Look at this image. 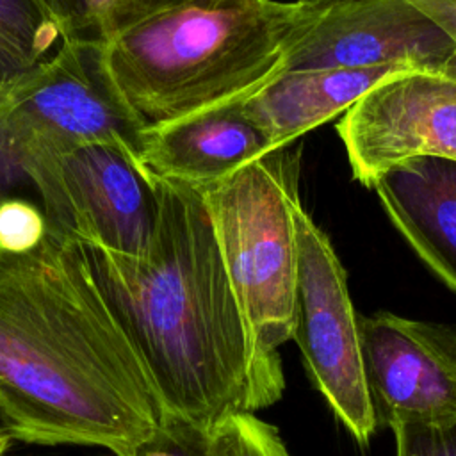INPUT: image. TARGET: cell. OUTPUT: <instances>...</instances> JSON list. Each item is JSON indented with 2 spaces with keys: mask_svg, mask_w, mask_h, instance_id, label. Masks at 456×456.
Masks as SVG:
<instances>
[{
  "mask_svg": "<svg viewBox=\"0 0 456 456\" xmlns=\"http://www.w3.org/2000/svg\"><path fill=\"white\" fill-rule=\"evenodd\" d=\"M155 180L160 208L144 255L75 244L164 410L210 431L276 403L285 379L244 319L200 191Z\"/></svg>",
  "mask_w": 456,
  "mask_h": 456,
  "instance_id": "6da1fadb",
  "label": "cell"
},
{
  "mask_svg": "<svg viewBox=\"0 0 456 456\" xmlns=\"http://www.w3.org/2000/svg\"><path fill=\"white\" fill-rule=\"evenodd\" d=\"M0 413L14 440L114 456L166 413L71 240L0 249Z\"/></svg>",
  "mask_w": 456,
  "mask_h": 456,
  "instance_id": "7a4b0ae2",
  "label": "cell"
},
{
  "mask_svg": "<svg viewBox=\"0 0 456 456\" xmlns=\"http://www.w3.org/2000/svg\"><path fill=\"white\" fill-rule=\"evenodd\" d=\"M314 14L299 0H185L109 37L107 64L153 126L256 91Z\"/></svg>",
  "mask_w": 456,
  "mask_h": 456,
  "instance_id": "3957f363",
  "label": "cell"
},
{
  "mask_svg": "<svg viewBox=\"0 0 456 456\" xmlns=\"http://www.w3.org/2000/svg\"><path fill=\"white\" fill-rule=\"evenodd\" d=\"M299 164L301 146L292 142L198 189L244 319L273 353L294 321Z\"/></svg>",
  "mask_w": 456,
  "mask_h": 456,
  "instance_id": "277c9868",
  "label": "cell"
},
{
  "mask_svg": "<svg viewBox=\"0 0 456 456\" xmlns=\"http://www.w3.org/2000/svg\"><path fill=\"white\" fill-rule=\"evenodd\" d=\"M46 233L128 256L146 253L159 219L155 176L116 144L21 151Z\"/></svg>",
  "mask_w": 456,
  "mask_h": 456,
  "instance_id": "5b68a950",
  "label": "cell"
},
{
  "mask_svg": "<svg viewBox=\"0 0 456 456\" xmlns=\"http://www.w3.org/2000/svg\"><path fill=\"white\" fill-rule=\"evenodd\" d=\"M0 118L20 153L116 144L139 159L146 128L110 75L105 41L82 37H62L4 96Z\"/></svg>",
  "mask_w": 456,
  "mask_h": 456,
  "instance_id": "8992f818",
  "label": "cell"
},
{
  "mask_svg": "<svg viewBox=\"0 0 456 456\" xmlns=\"http://www.w3.org/2000/svg\"><path fill=\"white\" fill-rule=\"evenodd\" d=\"M297 239V281L290 338L306 370L335 415L362 445L376 426L363 376L360 317L346 271L328 239L299 205L294 208Z\"/></svg>",
  "mask_w": 456,
  "mask_h": 456,
  "instance_id": "52a82bcc",
  "label": "cell"
},
{
  "mask_svg": "<svg viewBox=\"0 0 456 456\" xmlns=\"http://www.w3.org/2000/svg\"><path fill=\"white\" fill-rule=\"evenodd\" d=\"M281 68L404 66L456 77V43L408 0H338L314 5Z\"/></svg>",
  "mask_w": 456,
  "mask_h": 456,
  "instance_id": "ba28073f",
  "label": "cell"
},
{
  "mask_svg": "<svg viewBox=\"0 0 456 456\" xmlns=\"http://www.w3.org/2000/svg\"><path fill=\"white\" fill-rule=\"evenodd\" d=\"M337 130L353 176L365 187L417 157L456 160V77L395 73L349 107Z\"/></svg>",
  "mask_w": 456,
  "mask_h": 456,
  "instance_id": "9c48e42d",
  "label": "cell"
},
{
  "mask_svg": "<svg viewBox=\"0 0 456 456\" xmlns=\"http://www.w3.org/2000/svg\"><path fill=\"white\" fill-rule=\"evenodd\" d=\"M358 321L376 426L456 417V328L388 312Z\"/></svg>",
  "mask_w": 456,
  "mask_h": 456,
  "instance_id": "30bf717a",
  "label": "cell"
},
{
  "mask_svg": "<svg viewBox=\"0 0 456 456\" xmlns=\"http://www.w3.org/2000/svg\"><path fill=\"white\" fill-rule=\"evenodd\" d=\"M269 151L265 137L233 100L146 126L139 159L155 176L201 189Z\"/></svg>",
  "mask_w": 456,
  "mask_h": 456,
  "instance_id": "8fae6325",
  "label": "cell"
},
{
  "mask_svg": "<svg viewBox=\"0 0 456 456\" xmlns=\"http://www.w3.org/2000/svg\"><path fill=\"white\" fill-rule=\"evenodd\" d=\"M410 71L404 66L303 68L276 73L239 100L242 114L265 137L269 150L296 142L312 128L353 107L385 78Z\"/></svg>",
  "mask_w": 456,
  "mask_h": 456,
  "instance_id": "7c38bea8",
  "label": "cell"
},
{
  "mask_svg": "<svg viewBox=\"0 0 456 456\" xmlns=\"http://www.w3.org/2000/svg\"><path fill=\"white\" fill-rule=\"evenodd\" d=\"M372 187L415 253L456 290V160L417 157Z\"/></svg>",
  "mask_w": 456,
  "mask_h": 456,
  "instance_id": "4fadbf2b",
  "label": "cell"
},
{
  "mask_svg": "<svg viewBox=\"0 0 456 456\" xmlns=\"http://www.w3.org/2000/svg\"><path fill=\"white\" fill-rule=\"evenodd\" d=\"M62 37L43 0H0V102L53 53Z\"/></svg>",
  "mask_w": 456,
  "mask_h": 456,
  "instance_id": "5bb4252c",
  "label": "cell"
},
{
  "mask_svg": "<svg viewBox=\"0 0 456 456\" xmlns=\"http://www.w3.org/2000/svg\"><path fill=\"white\" fill-rule=\"evenodd\" d=\"M64 37L107 41L125 27L185 0H43Z\"/></svg>",
  "mask_w": 456,
  "mask_h": 456,
  "instance_id": "9a60e30c",
  "label": "cell"
},
{
  "mask_svg": "<svg viewBox=\"0 0 456 456\" xmlns=\"http://www.w3.org/2000/svg\"><path fill=\"white\" fill-rule=\"evenodd\" d=\"M212 456H290L273 426L253 413H237L210 429Z\"/></svg>",
  "mask_w": 456,
  "mask_h": 456,
  "instance_id": "2e32d148",
  "label": "cell"
},
{
  "mask_svg": "<svg viewBox=\"0 0 456 456\" xmlns=\"http://www.w3.org/2000/svg\"><path fill=\"white\" fill-rule=\"evenodd\" d=\"M116 456H212L210 431L166 411L144 438Z\"/></svg>",
  "mask_w": 456,
  "mask_h": 456,
  "instance_id": "e0dca14e",
  "label": "cell"
},
{
  "mask_svg": "<svg viewBox=\"0 0 456 456\" xmlns=\"http://www.w3.org/2000/svg\"><path fill=\"white\" fill-rule=\"evenodd\" d=\"M46 230L41 207L16 196L0 201V249L30 251L45 240Z\"/></svg>",
  "mask_w": 456,
  "mask_h": 456,
  "instance_id": "ac0fdd59",
  "label": "cell"
},
{
  "mask_svg": "<svg viewBox=\"0 0 456 456\" xmlns=\"http://www.w3.org/2000/svg\"><path fill=\"white\" fill-rule=\"evenodd\" d=\"M397 456H456V417L428 422H399Z\"/></svg>",
  "mask_w": 456,
  "mask_h": 456,
  "instance_id": "d6986e66",
  "label": "cell"
},
{
  "mask_svg": "<svg viewBox=\"0 0 456 456\" xmlns=\"http://www.w3.org/2000/svg\"><path fill=\"white\" fill-rule=\"evenodd\" d=\"M21 183L30 185L23 167V159L0 118V201L12 198L11 192Z\"/></svg>",
  "mask_w": 456,
  "mask_h": 456,
  "instance_id": "ffe728a7",
  "label": "cell"
},
{
  "mask_svg": "<svg viewBox=\"0 0 456 456\" xmlns=\"http://www.w3.org/2000/svg\"><path fill=\"white\" fill-rule=\"evenodd\" d=\"M456 43V0H408Z\"/></svg>",
  "mask_w": 456,
  "mask_h": 456,
  "instance_id": "44dd1931",
  "label": "cell"
},
{
  "mask_svg": "<svg viewBox=\"0 0 456 456\" xmlns=\"http://www.w3.org/2000/svg\"><path fill=\"white\" fill-rule=\"evenodd\" d=\"M12 442H14V436L11 435V431L9 429H0V456H5V452L9 451Z\"/></svg>",
  "mask_w": 456,
  "mask_h": 456,
  "instance_id": "7402d4cb",
  "label": "cell"
},
{
  "mask_svg": "<svg viewBox=\"0 0 456 456\" xmlns=\"http://www.w3.org/2000/svg\"><path fill=\"white\" fill-rule=\"evenodd\" d=\"M303 4H308V5H326V4H331V2H338V0H299Z\"/></svg>",
  "mask_w": 456,
  "mask_h": 456,
  "instance_id": "603a6c76",
  "label": "cell"
},
{
  "mask_svg": "<svg viewBox=\"0 0 456 456\" xmlns=\"http://www.w3.org/2000/svg\"><path fill=\"white\" fill-rule=\"evenodd\" d=\"M0 429H7V426H5V420H4V417H2V413H0Z\"/></svg>",
  "mask_w": 456,
  "mask_h": 456,
  "instance_id": "cb8c5ba5",
  "label": "cell"
}]
</instances>
